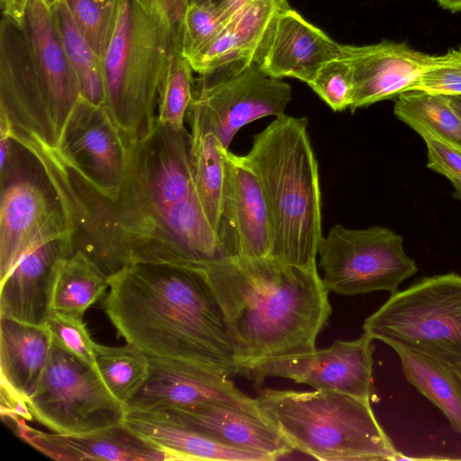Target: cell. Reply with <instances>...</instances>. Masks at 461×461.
I'll use <instances>...</instances> for the list:
<instances>
[{
  "label": "cell",
  "instance_id": "cell-1",
  "mask_svg": "<svg viewBox=\"0 0 461 461\" xmlns=\"http://www.w3.org/2000/svg\"><path fill=\"white\" fill-rule=\"evenodd\" d=\"M72 229L73 252H83L109 280L137 263L203 268L229 253L209 223L193 176L190 132L156 122L129 143L118 194H99L58 149L32 145Z\"/></svg>",
  "mask_w": 461,
  "mask_h": 461
},
{
  "label": "cell",
  "instance_id": "cell-2",
  "mask_svg": "<svg viewBox=\"0 0 461 461\" xmlns=\"http://www.w3.org/2000/svg\"><path fill=\"white\" fill-rule=\"evenodd\" d=\"M108 285L104 311L126 343L149 357L238 375L222 310L201 268L137 263Z\"/></svg>",
  "mask_w": 461,
  "mask_h": 461
},
{
  "label": "cell",
  "instance_id": "cell-3",
  "mask_svg": "<svg viewBox=\"0 0 461 461\" xmlns=\"http://www.w3.org/2000/svg\"><path fill=\"white\" fill-rule=\"evenodd\" d=\"M201 269L222 310L239 375L260 361L316 349L331 314L317 267L235 257Z\"/></svg>",
  "mask_w": 461,
  "mask_h": 461
},
{
  "label": "cell",
  "instance_id": "cell-4",
  "mask_svg": "<svg viewBox=\"0 0 461 461\" xmlns=\"http://www.w3.org/2000/svg\"><path fill=\"white\" fill-rule=\"evenodd\" d=\"M307 119L283 114L253 137L243 157L260 181L271 222L269 258L315 268L322 241L318 163Z\"/></svg>",
  "mask_w": 461,
  "mask_h": 461
},
{
  "label": "cell",
  "instance_id": "cell-5",
  "mask_svg": "<svg viewBox=\"0 0 461 461\" xmlns=\"http://www.w3.org/2000/svg\"><path fill=\"white\" fill-rule=\"evenodd\" d=\"M263 413L294 450L325 461L399 460L370 400L335 391L266 389L257 397Z\"/></svg>",
  "mask_w": 461,
  "mask_h": 461
},
{
  "label": "cell",
  "instance_id": "cell-6",
  "mask_svg": "<svg viewBox=\"0 0 461 461\" xmlns=\"http://www.w3.org/2000/svg\"><path fill=\"white\" fill-rule=\"evenodd\" d=\"M174 48L168 27L134 0H121L102 58L104 106L129 143L154 128L159 89Z\"/></svg>",
  "mask_w": 461,
  "mask_h": 461
},
{
  "label": "cell",
  "instance_id": "cell-7",
  "mask_svg": "<svg viewBox=\"0 0 461 461\" xmlns=\"http://www.w3.org/2000/svg\"><path fill=\"white\" fill-rule=\"evenodd\" d=\"M372 339L446 365L461 364V276L424 277L389 299L364 321Z\"/></svg>",
  "mask_w": 461,
  "mask_h": 461
},
{
  "label": "cell",
  "instance_id": "cell-8",
  "mask_svg": "<svg viewBox=\"0 0 461 461\" xmlns=\"http://www.w3.org/2000/svg\"><path fill=\"white\" fill-rule=\"evenodd\" d=\"M0 181L1 282L29 250L54 238L72 237V229L39 159L14 140L9 158L0 164Z\"/></svg>",
  "mask_w": 461,
  "mask_h": 461
},
{
  "label": "cell",
  "instance_id": "cell-9",
  "mask_svg": "<svg viewBox=\"0 0 461 461\" xmlns=\"http://www.w3.org/2000/svg\"><path fill=\"white\" fill-rule=\"evenodd\" d=\"M318 255L324 285L330 293L342 295L393 294L418 271L402 237L381 226L358 230L335 224L323 237Z\"/></svg>",
  "mask_w": 461,
  "mask_h": 461
},
{
  "label": "cell",
  "instance_id": "cell-10",
  "mask_svg": "<svg viewBox=\"0 0 461 461\" xmlns=\"http://www.w3.org/2000/svg\"><path fill=\"white\" fill-rule=\"evenodd\" d=\"M27 402L34 420L60 434L104 429L123 422L126 414L93 367L53 343Z\"/></svg>",
  "mask_w": 461,
  "mask_h": 461
},
{
  "label": "cell",
  "instance_id": "cell-11",
  "mask_svg": "<svg viewBox=\"0 0 461 461\" xmlns=\"http://www.w3.org/2000/svg\"><path fill=\"white\" fill-rule=\"evenodd\" d=\"M0 118L10 136L53 149L59 140L47 93L22 21L3 14L0 25Z\"/></svg>",
  "mask_w": 461,
  "mask_h": 461
},
{
  "label": "cell",
  "instance_id": "cell-12",
  "mask_svg": "<svg viewBox=\"0 0 461 461\" xmlns=\"http://www.w3.org/2000/svg\"><path fill=\"white\" fill-rule=\"evenodd\" d=\"M291 100V86L253 62L222 77L201 76L191 104L228 149L240 129L266 116L285 114Z\"/></svg>",
  "mask_w": 461,
  "mask_h": 461
},
{
  "label": "cell",
  "instance_id": "cell-13",
  "mask_svg": "<svg viewBox=\"0 0 461 461\" xmlns=\"http://www.w3.org/2000/svg\"><path fill=\"white\" fill-rule=\"evenodd\" d=\"M372 339L363 333L354 340H335L329 348L260 361L245 368L256 384L267 377H282L315 390L335 391L370 400L373 391Z\"/></svg>",
  "mask_w": 461,
  "mask_h": 461
},
{
  "label": "cell",
  "instance_id": "cell-14",
  "mask_svg": "<svg viewBox=\"0 0 461 461\" xmlns=\"http://www.w3.org/2000/svg\"><path fill=\"white\" fill-rule=\"evenodd\" d=\"M59 153L102 195L113 199L126 173L129 142L104 105L83 96L64 131Z\"/></svg>",
  "mask_w": 461,
  "mask_h": 461
},
{
  "label": "cell",
  "instance_id": "cell-15",
  "mask_svg": "<svg viewBox=\"0 0 461 461\" xmlns=\"http://www.w3.org/2000/svg\"><path fill=\"white\" fill-rule=\"evenodd\" d=\"M149 376L126 411L220 403L265 416L257 398L245 394L228 376L173 359L149 357Z\"/></svg>",
  "mask_w": 461,
  "mask_h": 461
},
{
  "label": "cell",
  "instance_id": "cell-16",
  "mask_svg": "<svg viewBox=\"0 0 461 461\" xmlns=\"http://www.w3.org/2000/svg\"><path fill=\"white\" fill-rule=\"evenodd\" d=\"M145 412L225 445L260 455L267 461L279 459L294 450L268 418L231 405L165 406Z\"/></svg>",
  "mask_w": 461,
  "mask_h": 461
},
{
  "label": "cell",
  "instance_id": "cell-17",
  "mask_svg": "<svg viewBox=\"0 0 461 461\" xmlns=\"http://www.w3.org/2000/svg\"><path fill=\"white\" fill-rule=\"evenodd\" d=\"M72 253V237L63 236L42 242L24 254L0 282V317L44 327L52 312L59 269Z\"/></svg>",
  "mask_w": 461,
  "mask_h": 461
},
{
  "label": "cell",
  "instance_id": "cell-18",
  "mask_svg": "<svg viewBox=\"0 0 461 461\" xmlns=\"http://www.w3.org/2000/svg\"><path fill=\"white\" fill-rule=\"evenodd\" d=\"M431 56L405 42L387 40L360 46L342 44L340 57L353 73L351 113L408 92Z\"/></svg>",
  "mask_w": 461,
  "mask_h": 461
},
{
  "label": "cell",
  "instance_id": "cell-19",
  "mask_svg": "<svg viewBox=\"0 0 461 461\" xmlns=\"http://www.w3.org/2000/svg\"><path fill=\"white\" fill-rule=\"evenodd\" d=\"M288 0H246L219 35L189 62L200 76L221 77L258 63L278 15Z\"/></svg>",
  "mask_w": 461,
  "mask_h": 461
},
{
  "label": "cell",
  "instance_id": "cell-20",
  "mask_svg": "<svg viewBox=\"0 0 461 461\" xmlns=\"http://www.w3.org/2000/svg\"><path fill=\"white\" fill-rule=\"evenodd\" d=\"M22 22L61 144L66 126L82 97L79 82L45 0H29Z\"/></svg>",
  "mask_w": 461,
  "mask_h": 461
},
{
  "label": "cell",
  "instance_id": "cell-21",
  "mask_svg": "<svg viewBox=\"0 0 461 461\" xmlns=\"http://www.w3.org/2000/svg\"><path fill=\"white\" fill-rule=\"evenodd\" d=\"M224 201L225 240L233 258H269L271 222L260 181L245 162L229 149Z\"/></svg>",
  "mask_w": 461,
  "mask_h": 461
},
{
  "label": "cell",
  "instance_id": "cell-22",
  "mask_svg": "<svg viewBox=\"0 0 461 461\" xmlns=\"http://www.w3.org/2000/svg\"><path fill=\"white\" fill-rule=\"evenodd\" d=\"M16 433L45 456L59 461H169L166 452L149 443L123 422L77 434L46 433L11 418Z\"/></svg>",
  "mask_w": 461,
  "mask_h": 461
},
{
  "label": "cell",
  "instance_id": "cell-23",
  "mask_svg": "<svg viewBox=\"0 0 461 461\" xmlns=\"http://www.w3.org/2000/svg\"><path fill=\"white\" fill-rule=\"evenodd\" d=\"M341 47L288 7L278 15L258 65L272 77H294L308 85L326 62L340 57Z\"/></svg>",
  "mask_w": 461,
  "mask_h": 461
},
{
  "label": "cell",
  "instance_id": "cell-24",
  "mask_svg": "<svg viewBox=\"0 0 461 461\" xmlns=\"http://www.w3.org/2000/svg\"><path fill=\"white\" fill-rule=\"evenodd\" d=\"M191 158L196 193L204 214L231 258L225 240L224 201L227 167L224 149L196 106L190 104Z\"/></svg>",
  "mask_w": 461,
  "mask_h": 461
},
{
  "label": "cell",
  "instance_id": "cell-25",
  "mask_svg": "<svg viewBox=\"0 0 461 461\" xmlns=\"http://www.w3.org/2000/svg\"><path fill=\"white\" fill-rule=\"evenodd\" d=\"M51 347L45 326L0 317L1 383L28 401L39 383Z\"/></svg>",
  "mask_w": 461,
  "mask_h": 461
},
{
  "label": "cell",
  "instance_id": "cell-26",
  "mask_svg": "<svg viewBox=\"0 0 461 461\" xmlns=\"http://www.w3.org/2000/svg\"><path fill=\"white\" fill-rule=\"evenodd\" d=\"M125 424L166 452L169 461H267L258 454L233 447L145 411H126Z\"/></svg>",
  "mask_w": 461,
  "mask_h": 461
},
{
  "label": "cell",
  "instance_id": "cell-27",
  "mask_svg": "<svg viewBox=\"0 0 461 461\" xmlns=\"http://www.w3.org/2000/svg\"><path fill=\"white\" fill-rule=\"evenodd\" d=\"M406 380L433 402L461 435V382L448 365L426 355L394 347Z\"/></svg>",
  "mask_w": 461,
  "mask_h": 461
},
{
  "label": "cell",
  "instance_id": "cell-28",
  "mask_svg": "<svg viewBox=\"0 0 461 461\" xmlns=\"http://www.w3.org/2000/svg\"><path fill=\"white\" fill-rule=\"evenodd\" d=\"M393 113L420 136L429 135L461 149V114L449 96L404 92L397 96Z\"/></svg>",
  "mask_w": 461,
  "mask_h": 461
},
{
  "label": "cell",
  "instance_id": "cell-29",
  "mask_svg": "<svg viewBox=\"0 0 461 461\" xmlns=\"http://www.w3.org/2000/svg\"><path fill=\"white\" fill-rule=\"evenodd\" d=\"M108 279L81 251L63 261L53 292L52 311L83 319L108 288Z\"/></svg>",
  "mask_w": 461,
  "mask_h": 461
},
{
  "label": "cell",
  "instance_id": "cell-30",
  "mask_svg": "<svg viewBox=\"0 0 461 461\" xmlns=\"http://www.w3.org/2000/svg\"><path fill=\"white\" fill-rule=\"evenodd\" d=\"M50 8L66 52L77 77L82 96L95 105H104L105 87L102 59L77 29L65 0H59Z\"/></svg>",
  "mask_w": 461,
  "mask_h": 461
},
{
  "label": "cell",
  "instance_id": "cell-31",
  "mask_svg": "<svg viewBox=\"0 0 461 461\" xmlns=\"http://www.w3.org/2000/svg\"><path fill=\"white\" fill-rule=\"evenodd\" d=\"M93 368L110 393L126 408L145 384L149 362V357L131 344L109 347L96 343Z\"/></svg>",
  "mask_w": 461,
  "mask_h": 461
},
{
  "label": "cell",
  "instance_id": "cell-32",
  "mask_svg": "<svg viewBox=\"0 0 461 461\" xmlns=\"http://www.w3.org/2000/svg\"><path fill=\"white\" fill-rule=\"evenodd\" d=\"M193 69L180 50L174 47L158 98L156 122L183 129L193 99L194 81Z\"/></svg>",
  "mask_w": 461,
  "mask_h": 461
},
{
  "label": "cell",
  "instance_id": "cell-33",
  "mask_svg": "<svg viewBox=\"0 0 461 461\" xmlns=\"http://www.w3.org/2000/svg\"><path fill=\"white\" fill-rule=\"evenodd\" d=\"M77 29L102 59L114 32L121 0H65Z\"/></svg>",
  "mask_w": 461,
  "mask_h": 461
},
{
  "label": "cell",
  "instance_id": "cell-34",
  "mask_svg": "<svg viewBox=\"0 0 461 461\" xmlns=\"http://www.w3.org/2000/svg\"><path fill=\"white\" fill-rule=\"evenodd\" d=\"M233 13L188 4L183 17L180 52L188 60L209 45L222 31Z\"/></svg>",
  "mask_w": 461,
  "mask_h": 461
},
{
  "label": "cell",
  "instance_id": "cell-35",
  "mask_svg": "<svg viewBox=\"0 0 461 461\" xmlns=\"http://www.w3.org/2000/svg\"><path fill=\"white\" fill-rule=\"evenodd\" d=\"M308 86L334 112L349 109L352 104V68L341 57L326 62Z\"/></svg>",
  "mask_w": 461,
  "mask_h": 461
},
{
  "label": "cell",
  "instance_id": "cell-36",
  "mask_svg": "<svg viewBox=\"0 0 461 461\" xmlns=\"http://www.w3.org/2000/svg\"><path fill=\"white\" fill-rule=\"evenodd\" d=\"M409 91L447 96L461 95V50L432 55Z\"/></svg>",
  "mask_w": 461,
  "mask_h": 461
},
{
  "label": "cell",
  "instance_id": "cell-37",
  "mask_svg": "<svg viewBox=\"0 0 461 461\" xmlns=\"http://www.w3.org/2000/svg\"><path fill=\"white\" fill-rule=\"evenodd\" d=\"M45 327L53 344L94 367L96 342L92 339L83 319L52 311Z\"/></svg>",
  "mask_w": 461,
  "mask_h": 461
},
{
  "label": "cell",
  "instance_id": "cell-38",
  "mask_svg": "<svg viewBox=\"0 0 461 461\" xmlns=\"http://www.w3.org/2000/svg\"><path fill=\"white\" fill-rule=\"evenodd\" d=\"M428 151V167L446 176L461 201V149L445 143L432 136L421 135Z\"/></svg>",
  "mask_w": 461,
  "mask_h": 461
},
{
  "label": "cell",
  "instance_id": "cell-39",
  "mask_svg": "<svg viewBox=\"0 0 461 461\" xmlns=\"http://www.w3.org/2000/svg\"><path fill=\"white\" fill-rule=\"evenodd\" d=\"M169 29L174 46L180 50L182 22L188 0H134Z\"/></svg>",
  "mask_w": 461,
  "mask_h": 461
},
{
  "label": "cell",
  "instance_id": "cell-40",
  "mask_svg": "<svg viewBox=\"0 0 461 461\" xmlns=\"http://www.w3.org/2000/svg\"><path fill=\"white\" fill-rule=\"evenodd\" d=\"M1 413L8 418L32 419L27 400L4 383H1Z\"/></svg>",
  "mask_w": 461,
  "mask_h": 461
},
{
  "label": "cell",
  "instance_id": "cell-41",
  "mask_svg": "<svg viewBox=\"0 0 461 461\" xmlns=\"http://www.w3.org/2000/svg\"><path fill=\"white\" fill-rule=\"evenodd\" d=\"M246 0H188V4L194 3L204 5L217 9L233 13L235 12Z\"/></svg>",
  "mask_w": 461,
  "mask_h": 461
},
{
  "label": "cell",
  "instance_id": "cell-42",
  "mask_svg": "<svg viewBox=\"0 0 461 461\" xmlns=\"http://www.w3.org/2000/svg\"><path fill=\"white\" fill-rule=\"evenodd\" d=\"M28 1L29 0H12L9 11L4 14L10 15L18 21H22Z\"/></svg>",
  "mask_w": 461,
  "mask_h": 461
},
{
  "label": "cell",
  "instance_id": "cell-43",
  "mask_svg": "<svg viewBox=\"0 0 461 461\" xmlns=\"http://www.w3.org/2000/svg\"><path fill=\"white\" fill-rule=\"evenodd\" d=\"M438 5L452 13L461 11V0H436Z\"/></svg>",
  "mask_w": 461,
  "mask_h": 461
},
{
  "label": "cell",
  "instance_id": "cell-44",
  "mask_svg": "<svg viewBox=\"0 0 461 461\" xmlns=\"http://www.w3.org/2000/svg\"><path fill=\"white\" fill-rule=\"evenodd\" d=\"M453 106L461 114V95L449 96Z\"/></svg>",
  "mask_w": 461,
  "mask_h": 461
},
{
  "label": "cell",
  "instance_id": "cell-45",
  "mask_svg": "<svg viewBox=\"0 0 461 461\" xmlns=\"http://www.w3.org/2000/svg\"><path fill=\"white\" fill-rule=\"evenodd\" d=\"M2 14H6L11 6L12 0H0Z\"/></svg>",
  "mask_w": 461,
  "mask_h": 461
},
{
  "label": "cell",
  "instance_id": "cell-46",
  "mask_svg": "<svg viewBox=\"0 0 461 461\" xmlns=\"http://www.w3.org/2000/svg\"><path fill=\"white\" fill-rule=\"evenodd\" d=\"M461 382V364L449 366Z\"/></svg>",
  "mask_w": 461,
  "mask_h": 461
},
{
  "label": "cell",
  "instance_id": "cell-47",
  "mask_svg": "<svg viewBox=\"0 0 461 461\" xmlns=\"http://www.w3.org/2000/svg\"><path fill=\"white\" fill-rule=\"evenodd\" d=\"M59 0H45V2L48 4L50 7H51L53 5H55Z\"/></svg>",
  "mask_w": 461,
  "mask_h": 461
}]
</instances>
